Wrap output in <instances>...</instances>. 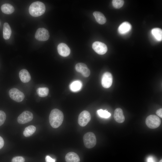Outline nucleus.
<instances>
[{"instance_id":"obj_1","label":"nucleus","mask_w":162,"mask_h":162,"mask_svg":"<svg viewBox=\"0 0 162 162\" xmlns=\"http://www.w3.org/2000/svg\"><path fill=\"white\" fill-rule=\"evenodd\" d=\"M64 115L60 110L55 109L51 111L49 116L50 123L54 128H57L62 124L64 120Z\"/></svg>"},{"instance_id":"obj_2","label":"nucleus","mask_w":162,"mask_h":162,"mask_svg":"<svg viewBox=\"0 0 162 162\" xmlns=\"http://www.w3.org/2000/svg\"><path fill=\"white\" fill-rule=\"evenodd\" d=\"M45 6L42 2L36 1L32 3L30 6L29 11L30 14L36 17L41 16L45 12Z\"/></svg>"},{"instance_id":"obj_3","label":"nucleus","mask_w":162,"mask_h":162,"mask_svg":"<svg viewBox=\"0 0 162 162\" xmlns=\"http://www.w3.org/2000/svg\"><path fill=\"white\" fill-rule=\"evenodd\" d=\"M83 141L85 146L88 148H92L96 143V136L92 132L86 133L83 136Z\"/></svg>"},{"instance_id":"obj_4","label":"nucleus","mask_w":162,"mask_h":162,"mask_svg":"<svg viewBox=\"0 0 162 162\" xmlns=\"http://www.w3.org/2000/svg\"><path fill=\"white\" fill-rule=\"evenodd\" d=\"M146 123L149 128L154 129L159 126L161 123V121L160 118L157 116L151 115L147 117Z\"/></svg>"},{"instance_id":"obj_5","label":"nucleus","mask_w":162,"mask_h":162,"mask_svg":"<svg viewBox=\"0 0 162 162\" xmlns=\"http://www.w3.org/2000/svg\"><path fill=\"white\" fill-rule=\"evenodd\" d=\"M9 94L11 99L18 102L22 101L25 98L24 93L16 88H13L10 89Z\"/></svg>"},{"instance_id":"obj_6","label":"nucleus","mask_w":162,"mask_h":162,"mask_svg":"<svg viewBox=\"0 0 162 162\" xmlns=\"http://www.w3.org/2000/svg\"><path fill=\"white\" fill-rule=\"evenodd\" d=\"M91 119L90 113L86 110H84L79 114L78 123L82 127H84L89 122Z\"/></svg>"},{"instance_id":"obj_7","label":"nucleus","mask_w":162,"mask_h":162,"mask_svg":"<svg viewBox=\"0 0 162 162\" xmlns=\"http://www.w3.org/2000/svg\"><path fill=\"white\" fill-rule=\"evenodd\" d=\"M48 31L44 28H39L36 31L35 34V38L39 41H45L49 38Z\"/></svg>"},{"instance_id":"obj_8","label":"nucleus","mask_w":162,"mask_h":162,"mask_svg":"<svg viewBox=\"0 0 162 162\" xmlns=\"http://www.w3.org/2000/svg\"><path fill=\"white\" fill-rule=\"evenodd\" d=\"M33 117V115L31 112L25 111L19 116L17 118V121L20 124H25L31 121Z\"/></svg>"},{"instance_id":"obj_9","label":"nucleus","mask_w":162,"mask_h":162,"mask_svg":"<svg viewBox=\"0 0 162 162\" xmlns=\"http://www.w3.org/2000/svg\"><path fill=\"white\" fill-rule=\"evenodd\" d=\"M93 50L98 54L103 55L105 54L107 50L106 45L104 43L99 41H95L92 45Z\"/></svg>"},{"instance_id":"obj_10","label":"nucleus","mask_w":162,"mask_h":162,"mask_svg":"<svg viewBox=\"0 0 162 162\" xmlns=\"http://www.w3.org/2000/svg\"><path fill=\"white\" fill-rule=\"evenodd\" d=\"M112 76L111 73L106 72L102 75L101 78V84L104 88H108L110 87L112 82Z\"/></svg>"},{"instance_id":"obj_11","label":"nucleus","mask_w":162,"mask_h":162,"mask_svg":"<svg viewBox=\"0 0 162 162\" xmlns=\"http://www.w3.org/2000/svg\"><path fill=\"white\" fill-rule=\"evenodd\" d=\"M76 70L82 74L85 77L89 76L90 74V70L88 68L87 65L82 63H77L75 66Z\"/></svg>"},{"instance_id":"obj_12","label":"nucleus","mask_w":162,"mask_h":162,"mask_svg":"<svg viewBox=\"0 0 162 162\" xmlns=\"http://www.w3.org/2000/svg\"><path fill=\"white\" fill-rule=\"evenodd\" d=\"M57 50L59 54L63 57L68 56L70 53L69 48L67 44L64 43H61L58 45Z\"/></svg>"},{"instance_id":"obj_13","label":"nucleus","mask_w":162,"mask_h":162,"mask_svg":"<svg viewBox=\"0 0 162 162\" xmlns=\"http://www.w3.org/2000/svg\"><path fill=\"white\" fill-rule=\"evenodd\" d=\"M132 26L130 23L127 22H124L120 25L118 28V31L120 34H124L129 32Z\"/></svg>"},{"instance_id":"obj_14","label":"nucleus","mask_w":162,"mask_h":162,"mask_svg":"<svg viewBox=\"0 0 162 162\" xmlns=\"http://www.w3.org/2000/svg\"><path fill=\"white\" fill-rule=\"evenodd\" d=\"M114 118L115 121L118 123L123 122L125 119L122 110L120 108H116L115 110Z\"/></svg>"},{"instance_id":"obj_15","label":"nucleus","mask_w":162,"mask_h":162,"mask_svg":"<svg viewBox=\"0 0 162 162\" xmlns=\"http://www.w3.org/2000/svg\"><path fill=\"white\" fill-rule=\"evenodd\" d=\"M19 75L21 80L23 83L28 82L31 80L30 75L26 69L21 70L19 72Z\"/></svg>"},{"instance_id":"obj_16","label":"nucleus","mask_w":162,"mask_h":162,"mask_svg":"<svg viewBox=\"0 0 162 162\" xmlns=\"http://www.w3.org/2000/svg\"><path fill=\"white\" fill-rule=\"evenodd\" d=\"M66 162H80V158L76 153L70 152L68 153L65 156Z\"/></svg>"},{"instance_id":"obj_17","label":"nucleus","mask_w":162,"mask_h":162,"mask_svg":"<svg viewBox=\"0 0 162 162\" xmlns=\"http://www.w3.org/2000/svg\"><path fill=\"white\" fill-rule=\"evenodd\" d=\"M82 83L80 80H75L72 82L69 86L70 90L73 92H77L80 91L82 87Z\"/></svg>"},{"instance_id":"obj_18","label":"nucleus","mask_w":162,"mask_h":162,"mask_svg":"<svg viewBox=\"0 0 162 162\" xmlns=\"http://www.w3.org/2000/svg\"><path fill=\"white\" fill-rule=\"evenodd\" d=\"M96 21L100 24H103L106 23V19L104 15L101 12L95 11L93 13Z\"/></svg>"},{"instance_id":"obj_19","label":"nucleus","mask_w":162,"mask_h":162,"mask_svg":"<svg viewBox=\"0 0 162 162\" xmlns=\"http://www.w3.org/2000/svg\"><path fill=\"white\" fill-rule=\"evenodd\" d=\"M3 37L5 40H8L10 37L11 30L9 24L7 22L4 24L3 28Z\"/></svg>"},{"instance_id":"obj_20","label":"nucleus","mask_w":162,"mask_h":162,"mask_svg":"<svg viewBox=\"0 0 162 162\" xmlns=\"http://www.w3.org/2000/svg\"><path fill=\"white\" fill-rule=\"evenodd\" d=\"M1 10L3 13L7 14H11L14 11V7L11 4L8 3L3 4L1 6Z\"/></svg>"},{"instance_id":"obj_21","label":"nucleus","mask_w":162,"mask_h":162,"mask_svg":"<svg viewBox=\"0 0 162 162\" xmlns=\"http://www.w3.org/2000/svg\"><path fill=\"white\" fill-rule=\"evenodd\" d=\"M151 33L154 38L158 41H160L162 39V30L159 28H154L151 31Z\"/></svg>"},{"instance_id":"obj_22","label":"nucleus","mask_w":162,"mask_h":162,"mask_svg":"<svg viewBox=\"0 0 162 162\" xmlns=\"http://www.w3.org/2000/svg\"><path fill=\"white\" fill-rule=\"evenodd\" d=\"M36 129L34 126L30 125L25 128L23 132V135L26 137L30 136L35 132Z\"/></svg>"},{"instance_id":"obj_23","label":"nucleus","mask_w":162,"mask_h":162,"mask_svg":"<svg viewBox=\"0 0 162 162\" xmlns=\"http://www.w3.org/2000/svg\"><path fill=\"white\" fill-rule=\"evenodd\" d=\"M36 92L39 97H44L48 95L49 93V89L47 87H40L37 89Z\"/></svg>"},{"instance_id":"obj_24","label":"nucleus","mask_w":162,"mask_h":162,"mask_svg":"<svg viewBox=\"0 0 162 162\" xmlns=\"http://www.w3.org/2000/svg\"><path fill=\"white\" fill-rule=\"evenodd\" d=\"M97 113L100 117L104 118H108L111 116V114L108 111L102 109L98 110Z\"/></svg>"},{"instance_id":"obj_25","label":"nucleus","mask_w":162,"mask_h":162,"mask_svg":"<svg viewBox=\"0 0 162 162\" xmlns=\"http://www.w3.org/2000/svg\"><path fill=\"white\" fill-rule=\"evenodd\" d=\"M112 3L113 6L115 8L118 9L123 6L124 1L122 0H113Z\"/></svg>"},{"instance_id":"obj_26","label":"nucleus","mask_w":162,"mask_h":162,"mask_svg":"<svg viewBox=\"0 0 162 162\" xmlns=\"http://www.w3.org/2000/svg\"><path fill=\"white\" fill-rule=\"evenodd\" d=\"M6 118L5 113L2 110H0V126L3 124Z\"/></svg>"},{"instance_id":"obj_27","label":"nucleus","mask_w":162,"mask_h":162,"mask_svg":"<svg viewBox=\"0 0 162 162\" xmlns=\"http://www.w3.org/2000/svg\"><path fill=\"white\" fill-rule=\"evenodd\" d=\"M24 158L21 156H16L14 157L11 161V162H24Z\"/></svg>"},{"instance_id":"obj_28","label":"nucleus","mask_w":162,"mask_h":162,"mask_svg":"<svg viewBox=\"0 0 162 162\" xmlns=\"http://www.w3.org/2000/svg\"><path fill=\"white\" fill-rule=\"evenodd\" d=\"M46 162H55L56 160L55 159H53L47 155L45 158Z\"/></svg>"},{"instance_id":"obj_29","label":"nucleus","mask_w":162,"mask_h":162,"mask_svg":"<svg viewBox=\"0 0 162 162\" xmlns=\"http://www.w3.org/2000/svg\"><path fill=\"white\" fill-rule=\"evenodd\" d=\"M162 109L160 108L156 111V114L160 117L162 118Z\"/></svg>"},{"instance_id":"obj_30","label":"nucleus","mask_w":162,"mask_h":162,"mask_svg":"<svg viewBox=\"0 0 162 162\" xmlns=\"http://www.w3.org/2000/svg\"><path fill=\"white\" fill-rule=\"evenodd\" d=\"M147 162H156V161L152 157L149 156L147 159Z\"/></svg>"},{"instance_id":"obj_31","label":"nucleus","mask_w":162,"mask_h":162,"mask_svg":"<svg viewBox=\"0 0 162 162\" xmlns=\"http://www.w3.org/2000/svg\"><path fill=\"white\" fill-rule=\"evenodd\" d=\"M4 145V140L3 138L0 136V149H1Z\"/></svg>"},{"instance_id":"obj_32","label":"nucleus","mask_w":162,"mask_h":162,"mask_svg":"<svg viewBox=\"0 0 162 162\" xmlns=\"http://www.w3.org/2000/svg\"><path fill=\"white\" fill-rule=\"evenodd\" d=\"M159 162H162V160L161 159Z\"/></svg>"},{"instance_id":"obj_33","label":"nucleus","mask_w":162,"mask_h":162,"mask_svg":"<svg viewBox=\"0 0 162 162\" xmlns=\"http://www.w3.org/2000/svg\"></svg>"}]
</instances>
